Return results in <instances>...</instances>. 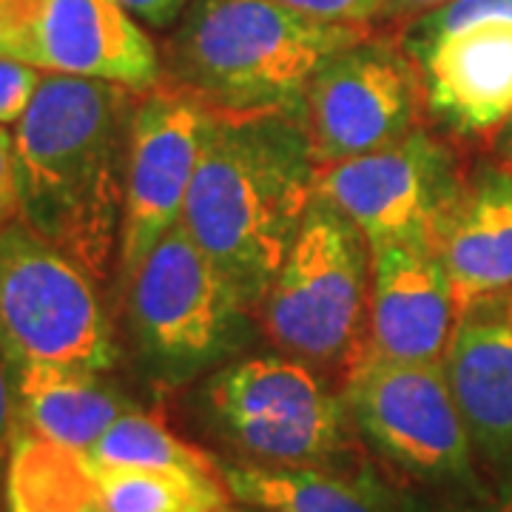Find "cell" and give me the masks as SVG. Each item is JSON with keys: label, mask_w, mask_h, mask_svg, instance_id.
<instances>
[{"label": "cell", "mask_w": 512, "mask_h": 512, "mask_svg": "<svg viewBox=\"0 0 512 512\" xmlns=\"http://www.w3.org/2000/svg\"><path fill=\"white\" fill-rule=\"evenodd\" d=\"M134 94L106 80L43 74L15 128L20 222L97 279L120 251Z\"/></svg>", "instance_id": "1"}, {"label": "cell", "mask_w": 512, "mask_h": 512, "mask_svg": "<svg viewBox=\"0 0 512 512\" xmlns=\"http://www.w3.org/2000/svg\"><path fill=\"white\" fill-rule=\"evenodd\" d=\"M299 114H217L183 208V225L251 308L265 302L316 194Z\"/></svg>", "instance_id": "2"}, {"label": "cell", "mask_w": 512, "mask_h": 512, "mask_svg": "<svg viewBox=\"0 0 512 512\" xmlns=\"http://www.w3.org/2000/svg\"><path fill=\"white\" fill-rule=\"evenodd\" d=\"M365 37L274 0H191L171 40L180 86L217 114H299L316 72Z\"/></svg>", "instance_id": "3"}, {"label": "cell", "mask_w": 512, "mask_h": 512, "mask_svg": "<svg viewBox=\"0 0 512 512\" xmlns=\"http://www.w3.org/2000/svg\"><path fill=\"white\" fill-rule=\"evenodd\" d=\"M248 305L177 222L131 274L128 328L140 362L183 384L225 362L248 339Z\"/></svg>", "instance_id": "4"}, {"label": "cell", "mask_w": 512, "mask_h": 512, "mask_svg": "<svg viewBox=\"0 0 512 512\" xmlns=\"http://www.w3.org/2000/svg\"><path fill=\"white\" fill-rule=\"evenodd\" d=\"M0 356L109 370L114 342L92 276L26 222L0 228Z\"/></svg>", "instance_id": "5"}, {"label": "cell", "mask_w": 512, "mask_h": 512, "mask_svg": "<svg viewBox=\"0 0 512 512\" xmlns=\"http://www.w3.org/2000/svg\"><path fill=\"white\" fill-rule=\"evenodd\" d=\"M345 407L367 444L410 478L453 493L481 487L441 362H402L370 350L350 370Z\"/></svg>", "instance_id": "6"}, {"label": "cell", "mask_w": 512, "mask_h": 512, "mask_svg": "<svg viewBox=\"0 0 512 512\" xmlns=\"http://www.w3.org/2000/svg\"><path fill=\"white\" fill-rule=\"evenodd\" d=\"M370 242L328 200L313 194L271 291L268 330L282 348L308 362L342 359L370 308Z\"/></svg>", "instance_id": "7"}, {"label": "cell", "mask_w": 512, "mask_h": 512, "mask_svg": "<svg viewBox=\"0 0 512 512\" xmlns=\"http://www.w3.org/2000/svg\"><path fill=\"white\" fill-rule=\"evenodd\" d=\"M222 439L276 467H322L348 447V407L296 359L259 356L222 367L205 387Z\"/></svg>", "instance_id": "8"}, {"label": "cell", "mask_w": 512, "mask_h": 512, "mask_svg": "<svg viewBox=\"0 0 512 512\" xmlns=\"http://www.w3.org/2000/svg\"><path fill=\"white\" fill-rule=\"evenodd\" d=\"M430 114L464 137L512 120V0H447L407 26Z\"/></svg>", "instance_id": "9"}, {"label": "cell", "mask_w": 512, "mask_h": 512, "mask_svg": "<svg viewBox=\"0 0 512 512\" xmlns=\"http://www.w3.org/2000/svg\"><path fill=\"white\" fill-rule=\"evenodd\" d=\"M458 194L450 154L416 128L382 151L316 171V197L345 214L370 245L419 242L436 248Z\"/></svg>", "instance_id": "10"}, {"label": "cell", "mask_w": 512, "mask_h": 512, "mask_svg": "<svg viewBox=\"0 0 512 512\" xmlns=\"http://www.w3.org/2000/svg\"><path fill=\"white\" fill-rule=\"evenodd\" d=\"M0 55L131 92L160 80L151 37L117 0H0Z\"/></svg>", "instance_id": "11"}, {"label": "cell", "mask_w": 512, "mask_h": 512, "mask_svg": "<svg viewBox=\"0 0 512 512\" xmlns=\"http://www.w3.org/2000/svg\"><path fill=\"white\" fill-rule=\"evenodd\" d=\"M419 74L382 40H359L333 55L308 86L302 123L319 168L399 143L419 111Z\"/></svg>", "instance_id": "12"}, {"label": "cell", "mask_w": 512, "mask_h": 512, "mask_svg": "<svg viewBox=\"0 0 512 512\" xmlns=\"http://www.w3.org/2000/svg\"><path fill=\"white\" fill-rule=\"evenodd\" d=\"M214 111L191 92L148 89L137 103L128 137L126 202L120 265L134 274L151 248L183 220Z\"/></svg>", "instance_id": "13"}, {"label": "cell", "mask_w": 512, "mask_h": 512, "mask_svg": "<svg viewBox=\"0 0 512 512\" xmlns=\"http://www.w3.org/2000/svg\"><path fill=\"white\" fill-rule=\"evenodd\" d=\"M458 313L433 245H370L373 353L402 362H441Z\"/></svg>", "instance_id": "14"}, {"label": "cell", "mask_w": 512, "mask_h": 512, "mask_svg": "<svg viewBox=\"0 0 512 512\" xmlns=\"http://www.w3.org/2000/svg\"><path fill=\"white\" fill-rule=\"evenodd\" d=\"M441 365L473 453L512 484V319L464 313Z\"/></svg>", "instance_id": "15"}, {"label": "cell", "mask_w": 512, "mask_h": 512, "mask_svg": "<svg viewBox=\"0 0 512 512\" xmlns=\"http://www.w3.org/2000/svg\"><path fill=\"white\" fill-rule=\"evenodd\" d=\"M458 319L512 291V174L481 168L436 239Z\"/></svg>", "instance_id": "16"}, {"label": "cell", "mask_w": 512, "mask_h": 512, "mask_svg": "<svg viewBox=\"0 0 512 512\" xmlns=\"http://www.w3.org/2000/svg\"><path fill=\"white\" fill-rule=\"evenodd\" d=\"M100 373L103 370L55 362L9 367L18 419L37 436L86 453L111 421L131 410Z\"/></svg>", "instance_id": "17"}, {"label": "cell", "mask_w": 512, "mask_h": 512, "mask_svg": "<svg viewBox=\"0 0 512 512\" xmlns=\"http://www.w3.org/2000/svg\"><path fill=\"white\" fill-rule=\"evenodd\" d=\"M222 481L242 504L265 512H410L407 495H396L367 470L237 464L222 470Z\"/></svg>", "instance_id": "18"}, {"label": "cell", "mask_w": 512, "mask_h": 512, "mask_svg": "<svg viewBox=\"0 0 512 512\" xmlns=\"http://www.w3.org/2000/svg\"><path fill=\"white\" fill-rule=\"evenodd\" d=\"M9 512H103L83 453L15 427L6 464Z\"/></svg>", "instance_id": "19"}, {"label": "cell", "mask_w": 512, "mask_h": 512, "mask_svg": "<svg viewBox=\"0 0 512 512\" xmlns=\"http://www.w3.org/2000/svg\"><path fill=\"white\" fill-rule=\"evenodd\" d=\"M89 470L103 512H214L228 501V487L217 473L103 467L92 461Z\"/></svg>", "instance_id": "20"}, {"label": "cell", "mask_w": 512, "mask_h": 512, "mask_svg": "<svg viewBox=\"0 0 512 512\" xmlns=\"http://www.w3.org/2000/svg\"><path fill=\"white\" fill-rule=\"evenodd\" d=\"M92 464L103 467H151V470H197V473H217L214 461L200 453L197 447L185 444L174 436L163 421L126 410L120 419L83 453Z\"/></svg>", "instance_id": "21"}, {"label": "cell", "mask_w": 512, "mask_h": 512, "mask_svg": "<svg viewBox=\"0 0 512 512\" xmlns=\"http://www.w3.org/2000/svg\"><path fill=\"white\" fill-rule=\"evenodd\" d=\"M40 83V69L15 57L0 55V126H18L20 117L32 106Z\"/></svg>", "instance_id": "22"}, {"label": "cell", "mask_w": 512, "mask_h": 512, "mask_svg": "<svg viewBox=\"0 0 512 512\" xmlns=\"http://www.w3.org/2000/svg\"><path fill=\"white\" fill-rule=\"evenodd\" d=\"M296 15L322 23H345L365 26L373 18L384 15V0H274Z\"/></svg>", "instance_id": "23"}, {"label": "cell", "mask_w": 512, "mask_h": 512, "mask_svg": "<svg viewBox=\"0 0 512 512\" xmlns=\"http://www.w3.org/2000/svg\"><path fill=\"white\" fill-rule=\"evenodd\" d=\"M410 512H512V484H504L501 490H464V493H453L444 501H421V498H410Z\"/></svg>", "instance_id": "24"}, {"label": "cell", "mask_w": 512, "mask_h": 512, "mask_svg": "<svg viewBox=\"0 0 512 512\" xmlns=\"http://www.w3.org/2000/svg\"><path fill=\"white\" fill-rule=\"evenodd\" d=\"M20 217L18 168H15V134L0 126V228Z\"/></svg>", "instance_id": "25"}, {"label": "cell", "mask_w": 512, "mask_h": 512, "mask_svg": "<svg viewBox=\"0 0 512 512\" xmlns=\"http://www.w3.org/2000/svg\"><path fill=\"white\" fill-rule=\"evenodd\" d=\"M134 20H143L154 29H165L183 15L191 0H117Z\"/></svg>", "instance_id": "26"}, {"label": "cell", "mask_w": 512, "mask_h": 512, "mask_svg": "<svg viewBox=\"0 0 512 512\" xmlns=\"http://www.w3.org/2000/svg\"><path fill=\"white\" fill-rule=\"evenodd\" d=\"M15 393H12V376H9V365L0 356V444H9L12 433H15Z\"/></svg>", "instance_id": "27"}, {"label": "cell", "mask_w": 512, "mask_h": 512, "mask_svg": "<svg viewBox=\"0 0 512 512\" xmlns=\"http://www.w3.org/2000/svg\"><path fill=\"white\" fill-rule=\"evenodd\" d=\"M447 0H384V15H424Z\"/></svg>", "instance_id": "28"}, {"label": "cell", "mask_w": 512, "mask_h": 512, "mask_svg": "<svg viewBox=\"0 0 512 512\" xmlns=\"http://www.w3.org/2000/svg\"><path fill=\"white\" fill-rule=\"evenodd\" d=\"M6 464H9V447L0 444V512L6 510Z\"/></svg>", "instance_id": "29"}, {"label": "cell", "mask_w": 512, "mask_h": 512, "mask_svg": "<svg viewBox=\"0 0 512 512\" xmlns=\"http://www.w3.org/2000/svg\"><path fill=\"white\" fill-rule=\"evenodd\" d=\"M504 148H507V154H510V160H512V120H510V128H507V140H504Z\"/></svg>", "instance_id": "30"}, {"label": "cell", "mask_w": 512, "mask_h": 512, "mask_svg": "<svg viewBox=\"0 0 512 512\" xmlns=\"http://www.w3.org/2000/svg\"><path fill=\"white\" fill-rule=\"evenodd\" d=\"M214 512H228V510H225V507H222V510H214Z\"/></svg>", "instance_id": "31"}, {"label": "cell", "mask_w": 512, "mask_h": 512, "mask_svg": "<svg viewBox=\"0 0 512 512\" xmlns=\"http://www.w3.org/2000/svg\"><path fill=\"white\" fill-rule=\"evenodd\" d=\"M510 319H512V308H510Z\"/></svg>", "instance_id": "32"}]
</instances>
